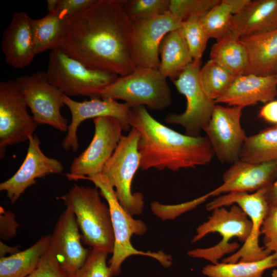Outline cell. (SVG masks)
Masks as SVG:
<instances>
[{"label": "cell", "instance_id": "6da1fadb", "mask_svg": "<svg viewBox=\"0 0 277 277\" xmlns=\"http://www.w3.org/2000/svg\"><path fill=\"white\" fill-rule=\"evenodd\" d=\"M131 34L122 0H96L69 19L59 48L90 68L124 76L136 68Z\"/></svg>", "mask_w": 277, "mask_h": 277}, {"label": "cell", "instance_id": "7a4b0ae2", "mask_svg": "<svg viewBox=\"0 0 277 277\" xmlns=\"http://www.w3.org/2000/svg\"><path fill=\"white\" fill-rule=\"evenodd\" d=\"M129 124L140 133V168L176 172L208 165L214 153L206 136L183 134L155 120L146 107L131 108Z\"/></svg>", "mask_w": 277, "mask_h": 277}, {"label": "cell", "instance_id": "3957f363", "mask_svg": "<svg viewBox=\"0 0 277 277\" xmlns=\"http://www.w3.org/2000/svg\"><path fill=\"white\" fill-rule=\"evenodd\" d=\"M96 187L74 184L65 194L56 199L74 212L83 241L93 249L112 253L114 235L110 210L103 202Z\"/></svg>", "mask_w": 277, "mask_h": 277}, {"label": "cell", "instance_id": "277c9868", "mask_svg": "<svg viewBox=\"0 0 277 277\" xmlns=\"http://www.w3.org/2000/svg\"><path fill=\"white\" fill-rule=\"evenodd\" d=\"M80 180L91 181L95 187L100 189L101 195L106 200L109 206L114 235V246L111 259L109 261L110 277L119 275L124 261L133 255L151 257L159 261L164 267H169L172 259L169 254L162 251L157 252L142 251L135 249L131 244L133 234L142 235L146 233L148 228L142 220L132 217L119 203L114 188L101 173L90 177H82Z\"/></svg>", "mask_w": 277, "mask_h": 277}, {"label": "cell", "instance_id": "5b68a950", "mask_svg": "<svg viewBox=\"0 0 277 277\" xmlns=\"http://www.w3.org/2000/svg\"><path fill=\"white\" fill-rule=\"evenodd\" d=\"M46 73L49 82L64 94L91 98H101L103 90L119 77L90 68L60 48L50 53Z\"/></svg>", "mask_w": 277, "mask_h": 277}, {"label": "cell", "instance_id": "8992f818", "mask_svg": "<svg viewBox=\"0 0 277 277\" xmlns=\"http://www.w3.org/2000/svg\"><path fill=\"white\" fill-rule=\"evenodd\" d=\"M212 211L208 220L197 227L196 234L191 242H197L208 234L214 232L222 236L221 240L212 247L190 250L188 255L217 264L225 254L234 253L239 249L238 243L230 242L231 239L236 237L244 243L248 240L252 230V222L247 214L236 204L232 205L229 210L221 207Z\"/></svg>", "mask_w": 277, "mask_h": 277}, {"label": "cell", "instance_id": "52a82bcc", "mask_svg": "<svg viewBox=\"0 0 277 277\" xmlns=\"http://www.w3.org/2000/svg\"><path fill=\"white\" fill-rule=\"evenodd\" d=\"M166 78L158 69L136 67L131 73L119 76L105 88L100 97L123 100L131 107L144 106L163 110L172 102Z\"/></svg>", "mask_w": 277, "mask_h": 277}, {"label": "cell", "instance_id": "ba28073f", "mask_svg": "<svg viewBox=\"0 0 277 277\" xmlns=\"http://www.w3.org/2000/svg\"><path fill=\"white\" fill-rule=\"evenodd\" d=\"M139 132L131 128L127 135H123L111 157L104 166L101 174L115 188L116 197L124 209L131 216L141 214L144 207V196L132 193L131 184L140 164L138 150Z\"/></svg>", "mask_w": 277, "mask_h": 277}, {"label": "cell", "instance_id": "9c48e42d", "mask_svg": "<svg viewBox=\"0 0 277 277\" xmlns=\"http://www.w3.org/2000/svg\"><path fill=\"white\" fill-rule=\"evenodd\" d=\"M270 186L250 193L241 191L229 192L217 196L207 204L206 209L209 211L219 207L238 205L252 222V230L248 240L235 252L224 259L223 262H255L270 254L259 245L261 227L269 208L267 194Z\"/></svg>", "mask_w": 277, "mask_h": 277}, {"label": "cell", "instance_id": "30bf717a", "mask_svg": "<svg viewBox=\"0 0 277 277\" xmlns=\"http://www.w3.org/2000/svg\"><path fill=\"white\" fill-rule=\"evenodd\" d=\"M201 63V60H193L173 80L178 91L186 98V108L182 113H170L165 118L168 124L183 126L186 134L192 136H201L210 122L216 105L214 101L206 95L200 85Z\"/></svg>", "mask_w": 277, "mask_h": 277}, {"label": "cell", "instance_id": "8fae6325", "mask_svg": "<svg viewBox=\"0 0 277 277\" xmlns=\"http://www.w3.org/2000/svg\"><path fill=\"white\" fill-rule=\"evenodd\" d=\"M93 137L87 148L72 162L70 172L66 174L69 180L101 174L125 131L122 122L113 117H97L93 118Z\"/></svg>", "mask_w": 277, "mask_h": 277}, {"label": "cell", "instance_id": "7c38bea8", "mask_svg": "<svg viewBox=\"0 0 277 277\" xmlns=\"http://www.w3.org/2000/svg\"><path fill=\"white\" fill-rule=\"evenodd\" d=\"M19 86L15 80L0 82V157L9 146L28 141L38 124L30 115Z\"/></svg>", "mask_w": 277, "mask_h": 277}, {"label": "cell", "instance_id": "4fadbf2b", "mask_svg": "<svg viewBox=\"0 0 277 277\" xmlns=\"http://www.w3.org/2000/svg\"><path fill=\"white\" fill-rule=\"evenodd\" d=\"M15 81L38 125L46 124L67 132V120L61 112L65 106L64 93L49 82L45 71L18 76Z\"/></svg>", "mask_w": 277, "mask_h": 277}, {"label": "cell", "instance_id": "5bb4252c", "mask_svg": "<svg viewBox=\"0 0 277 277\" xmlns=\"http://www.w3.org/2000/svg\"><path fill=\"white\" fill-rule=\"evenodd\" d=\"M243 108L215 105L211 118L203 131L214 156L222 163L232 164L240 160L247 136L241 124Z\"/></svg>", "mask_w": 277, "mask_h": 277}, {"label": "cell", "instance_id": "9a60e30c", "mask_svg": "<svg viewBox=\"0 0 277 277\" xmlns=\"http://www.w3.org/2000/svg\"><path fill=\"white\" fill-rule=\"evenodd\" d=\"M182 23L169 10L154 17L132 21L130 54L135 67L159 69L160 43L168 33L180 28Z\"/></svg>", "mask_w": 277, "mask_h": 277}, {"label": "cell", "instance_id": "2e32d148", "mask_svg": "<svg viewBox=\"0 0 277 277\" xmlns=\"http://www.w3.org/2000/svg\"><path fill=\"white\" fill-rule=\"evenodd\" d=\"M29 146L24 162L10 178L0 184V190L5 191L12 204L36 180L50 174H60L64 167L58 160L46 156L40 147L41 141L34 134L29 137Z\"/></svg>", "mask_w": 277, "mask_h": 277}, {"label": "cell", "instance_id": "e0dca14e", "mask_svg": "<svg viewBox=\"0 0 277 277\" xmlns=\"http://www.w3.org/2000/svg\"><path fill=\"white\" fill-rule=\"evenodd\" d=\"M63 102L70 110L71 121L68 125L67 134L62 144L63 148L76 151L79 144L77 131L85 120L100 116H111L120 120L125 131H130L129 114L131 107L126 103H120L110 98H91L89 101L77 102L63 94Z\"/></svg>", "mask_w": 277, "mask_h": 277}, {"label": "cell", "instance_id": "ac0fdd59", "mask_svg": "<svg viewBox=\"0 0 277 277\" xmlns=\"http://www.w3.org/2000/svg\"><path fill=\"white\" fill-rule=\"evenodd\" d=\"M81 239L74 212L66 207L51 234L49 250L71 277L83 265L90 253L83 247Z\"/></svg>", "mask_w": 277, "mask_h": 277}, {"label": "cell", "instance_id": "d6986e66", "mask_svg": "<svg viewBox=\"0 0 277 277\" xmlns=\"http://www.w3.org/2000/svg\"><path fill=\"white\" fill-rule=\"evenodd\" d=\"M277 175V160L254 164L239 160L223 174V184L208 192L210 196L234 191L252 193L271 186Z\"/></svg>", "mask_w": 277, "mask_h": 277}, {"label": "cell", "instance_id": "ffe728a7", "mask_svg": "<svg viewBox=\"0 0 277 277\" xmlns=\"http://www.w3.org/2000/svg\"><path fill=\"white\" fill-rule=\"evenodd\" d=\"M1 48L8 64L16 69L31 64L34 51L31 18L25 12H15L4 31Z\"/></svg>", "mask_w": 277, "mask_h": 277}, {"label": "cell", "instance_id": "44dd1931", "mask_svg": "<svg viewBox=\"0 0 277 277\" xmlns=\"http://www.w3.org/2000/svg\"><path fill=\"white\" fill-rule=\"evenodd\" d=\"M276 95L275 75L261 76L249 73L236 77L226 91L214 102L244 108L258 103L266 104L274 100Z\"/></svg>", "mask_w": 277, "mask_h": 277}, {"label": "cell", "instance_id": "7402d4cb", "mask_svg": "<svg viewBox=\"0 0 277 277\" xmlns=\"http://www.w3.org/2000/svg\"><path fill=\"white\" fill-rule=\"evenodd\" d=\"M277 29V0L251 1L241 12L233 15L230 30L241 37Z\"/></svg>", "mask_w": 277, "mask_h": 277}, {"label": "cell", "instance_id": "603a6c76", "mask_svg": "<svg viewBox=\"0 0 277 277\" xmlns=\"http://www.w3.org/2000/svg\"><path fill=\"white\" fill-rule=\"evenodd\" d=\"M249 57L248 74L258 76L277 73V29L273 31L241 37Z\"/></svg>", "mask_w": 277, "mask_h": 277}, {"label": "cell", "instance_id": "cb8c5ba5", "mask_svg": "<svg viewBox=\"0 0 277 277\" xmlns=\"http://www.w3.org/2000/svg\"><path fill=\"white\" fill-rule=\"evenodd\" d=\"M159 53V71L166 78L173 80L193 61L181 28L165 35L160 43Z\"/></svg>", "mask_w": 277, "mask_h": 277}, {"label": "cell", "instance_id": "d4e9b609", "mask_svg": "<svg viewBox=\"0 0 277 277\" xmlns=\"http://www.w3.org/2000/svg\"><path fill=\"white\" fill-rule=\"evenodd\" d=\"M210 59L221 65L237 77L248 74L249 57L241 37L230 30L211 49Z\"/></svg>", "mask_w": 277, "mask_h": 277}, {"label": "cell", "instance_id": "484cf974", "mask_svg": "<svg viewBox=\"0 0 277 277\" xmlns=\"http://www.w3.org/2000/svg\"><path fill=\"white\" fill-rule=\"evenodd\" d=\"M51 235L42 236L28 248L0 258V277H26L36 268L48 250Z\"/></svg>", "mask_w": 277, "mask_h": 277}, {"label": "cell", "instance_id": "4316f807", "mask_svg": "<svg viewBox=\"0 0 277 277\" xmlns=\"http://www.w3.org/2000/svg\"><path fill=\"white\" fill-rule=\"evenodd\" d=\"M69 18L57 11L38 19L31 18L35 54L59 48Z\"/></svg>", "mask_w": 277, "mask_h": 277}, {"label": "cell", "instance_id": "83f0119b", "mask_svg": "<svg viewBox=\"0 0 277 277\" xmlns=\"http://www.w3.org/2000/svg\"><path fill=\"white\" fill-rule=\"evenodd\" d=\"M240 160L254 164L277 160V125L248 136Z\"/></svg>", "mask_w": 277, "mask_h": 277}, {"label": "cell", "instance_id": "f1b7e54d", "mask_svg": "<svg viewBox=\"0 0 277 277\" xmlns=\"http://www.w3.org/2000/svg\"><path fill=\"white\" fill-rule=\"evenodd\" d=\"M277 267V253L250 262L219 263L204 266L202 273L207 277H262L265 270Z\"/></svg>", "mask_w": 277, "mask_h": 277}, {"label": "cell", "instance_id": "f546056e", "mask_svg": "<svg viewBox=\"0 0 277 277\" xmlns=\"http://www.w3.org/2000/svg\"><path fill=\"white\" fill-rule=\"evenodd\" d=\"M235 77L225 68L211 59L201 68L199 73L202 89L210 100L214 101L226 91Z\"/></svg>", "mask_w": 277, "mask_h": 277}, {"label": "cell", "instance_id": "4dcf8cb0", "mask_svg": "<svg viewBox=\"0 0 277 277\" xmlns=\"http://www.w3.org/2000/svg\"><path fill=\"white\" fill-rule=\"evenodd\" d=\"M233 15L229 6L221 0L200 19L209 38L217 41L230 30Z\"/></svg>", "mask_w": 277, "mask_h": 277}, {"label": "cell", "instance_id": "1f68e13d", "mask_svg": "<svg viewBox=\"0 0 277 277\" xmlns=\"http://www.w3.org/2000/svg\"><path fill=\"white\" fill-rule=\"evenodd\" d=\"M181 29L193 60H201L210 38L200 18L193 17L183 22Z\"/></svg>", "mask_w": 277, "mask_h": 277}, {"label": "cell", "instance_id": "d6a6232c", "mask_svg": "<svg viewBox=\"0 0 277 277\" xmlns=\"http://www.w3.org/2000/svg\"><path fill=\"white\" fill-rule=\"evenodd\" d=\"M123 8L131 21L144 20L169 10V0H122Z\"/></svg>", "mask_w": 277, "mask_h": 277}, {"label": "cell", "instance_id": "836d02e7", "mask_svg": "<svg viewBox=\"0 0 277 277\" xmlns=\"http://www.w3.org/2000/svg\"><path fill=\"white\" fill-rule=\"evenodd\" d=\"M221 0H169V11L183 22L190 18H201Z\"/></svg>", "mask_w": 277, "mask_h": 277}, {"label": "cell", "instance_id": "e575fe53", "mask_svg": "<svg viewBox=\"0 0 277 277\" xmlns=\"http://www.w3.org/2000/svg\"><path fill=\"white\" fill-rule=\"evenodd\" d=\"M108 254L92 249L83 265L73 277H110V268L107 264Z\"/></svg>", "mask_w": 277, "mask_h": 277}, {"label": "cell", "instance_id": "d590c367", "mask_svg": "<svg viewBox=\"0 0 277 277\" xmlns=\"http://www.w3.org/2000/svg\"><path fill=\"white\" fill-rule=\"evenodd\" d=\"M264 249L269 253H277V205L270 206L261 230Z\"/></svg>", "mask_w": 277, "mask_h": 277}, {"label": "cell", "instance_id": "8d00e7d4", "mask_svg": "<svg viewBox=\"0 0 277 277\" xmlns=\"http://www.w3.org/2000/svg\"><path fill=\"white\" fill-rule=\"evenodd\" d=\"M26 277H71L49 250L43 255L34 270Z\"/></svg>", "mask_w": 277, "mask_h": 277}, {"label": "cell", "instance_id": "74e56055", "mask_svg": "<svg viewBox=\"0 0 277 277\" xmlns=\"http://www.w3.org/2000/svg\"><path fill=\"white\" fill-rule=\"evenodd\" d=\"M19 224L16 221L14 213L10 210H5L0 207V238L9 240L17 233Z\"/></svg>", "mask_w": 277, "mask_h": 277}, {"label": "cell", "instance_id": "f35d334b", "mask_svg": "<svg viewBox=\"0 0 277 277\" xmlns=\"http://www.w3.org/2000/svg\"><path fill=\"white\" fill-rule=\"evenodd\" d=\"M96 0H57L55 10L70 18L91 6Z\"/></svg>", "mask_w": 277, "mask_h": 277}, {"label": "cell", "instance_id": "ab89813d", "mask_svg": "<svg viewBox=\"0 0 277 277\" xmlns=\"http://www.w3.org/2000/svg\"><path fill=\"white\" fill-rule=\"evenodd\" d=\"M259 117L266 122L277 125V100H273L263 106L259 112Z\"/></svg>", "mask_w": 277, "mask_h": 277}, {"label": "cell", "instance_id": "60d3db41", "mask_svg": "<svg viewBox=\"0 0 277 277\" xmlns=\"http://www.w3.org/2000/svg\"><path fill=\"white\" fill-rule=\"evenodd\" d=\"M230 8L233 15L240 13L251 3V0H224Z\"/></svg>", "mask_w": 277, "mask_h": 277}, {"label": "cell", "instance_id": "b9f144b4", "mask_svg": "<svg viewBox=\"0 0 277 277\" xmlns=\"http://www.w3.org/2000/svg\"><path fill=\"white\" fill-rule=\"evenodd\" d=\"M267 199L269 207L277 205V179L270 186L267 194Z\"/></svg>", "mask_w": 277, "mask_h": 277}, {"label": "cell", "instance_id": "7bdbcfd3", "mask_svg": "<svg viewBox=\"0 0 277 277\" xmlns=\"http://www.w3.org/2000/svg\"><path fill=\"white\" fill-rule=\"evenodd\" d=\"M19 246H9L1 241L0 242V258L5 257L6 254L11 255L19 252Z\"/></svg>", "mask_w": 277, "mask_h": 277}, {"label": "cell", "instance_id": "ee69618b", "mask_svg": "<svg viewBox=\"0 0 277 277\" xmlns=\"http://www.w3.org/2000/svg\"><path fill=\"white\" fill-rule=\"evenodd\" d=\"M47 3L48 12L54 11L57 5V0H48Z\"/></svg>", "mask_w": 277, "mask_h": 277}, {"label": "cell", "instance_id": "f6af8a7d", "mask_svg": "<svg viewBox=\"0 0 277 277\" xmlns=\"http://www.w3.org/2000/svg\"><path fill=\"white\" fill-rule=\"evenodd\" d=\"M271 277H277V269L272 271Z\"/></svg>", "mask_w": 277, "mask_h": 277}, {"label": "cell", "instance_id": "bcb514c9", "mask_svg": "<svg viewBox=\"0 0 277 277\" xmlns=\"http://www.w3.org/2000/svg\"><path fill=\"white\" fill-rule=\"evenodd\" d=\"M275 77H276V82H277V73L275 74Z\"/></svg>", "mask_w": 277, "mask_h": 277}]
</instances>
